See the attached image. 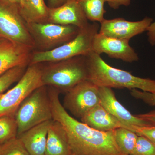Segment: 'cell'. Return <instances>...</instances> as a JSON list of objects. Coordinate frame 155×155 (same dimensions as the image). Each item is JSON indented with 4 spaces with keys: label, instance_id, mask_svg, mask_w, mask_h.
I'll use <instances>...</instances> for the list:
<instances>
[{
    "label": "cell",
    "instance_id": "6da1fadb",
    "mask_svg": "<svg viewBox=\"0 0 155 155\" xmlns=\"http://www.w3.org/2000/svg\"><path fill=\"white\" fill-rule=\"evenodd\" d=\"M48 94L53 120L65 130L72 155H124L116 144L114 130L102 132L79 122L62 105L58 90H50Z\"/></svg>",
    "mask_w": 155,
    "mask_h": 155
},
{
    "label": "cell",
    "instance_id": "7a4b0ae2",
    "mask_svg": "<svg viewBox=\"0 0 155 155\" xmlns=\"http://www.w3.org/2000/svg\"><path fill=\"white\" fill-rule=\"evenodd\" d=\"M87 80L99 87L138 89L155 93V80L134 76L125 70L111 67L91 51L86 56Z\"/></svg>",
    "mask_w": 155,
    "mask_h": 155
},
{
    "label": "cell",
    "instance_id": "3957f363",
    "mask_svg": "<svg viewBox=\"0 0 155 155\" xmlns=\"http://www.w3.org/2000/svg\"><path fill=\"white\" fill-rule=\"evenodd\" d=\"M86 56H80L51 63L42 69V81L44 86L54 87L67 92L78 84L87 79Z\"/></svg>",
    "mask_w": 155,
    "mask_h": 155
},
{
    "label": "cell",
    "instance_id": "277c9868",
    "mask_svg": "<svg viewBox=\"0 0 155 155\" xmlns=\"http://www.w3.org/2000/svg\"><path fill=\"white\" fill-rule=\"evenodd\" d=\"M100 25L97 22L89 23L85 28L80 29L77 36L71 41L53 49L33 53L30 64L43 62H59L80 56H87L92 51L94 38L99 32Z\"/></svg>",
    "mask_w": 155,
    "mask_h": 155
},
{
    "label": "cell",
    "instance_id": "5b68a950",
    "mask_svg": "<svg viewBox=\"0 0 155 155\" xmlns=\"http://www.w3.org/2000/svg\"><path fill=\"white\" fill-rule=\"evenodd\" d=\"M17 137L39 124L53 120L48 92L46 86L36 89L21 104L15 115Z\"/></svg>",
    "mask_w": 155,
    "mask_h": 155
},
{
    "label": "cell",
    "instance_id": "8992f818",
    "mask_svg": "<svg viewBox=\"0 0 155 155\" xmlns=\"http://www.w3.org/2000/svg\"><path fill=\"white\" fill-rule=\"evenodd\" d=\"M39 64H30L15 86L0 94V117L14 116L22 102L36 89L44 86L42 68Z\"/></svg>",
    "mask_w": 155,
    "mask_h": 155
},
{
    "label": "cell",
    "instance_id": "52a82bcc",
    "mask_svg": "<svg viewBox=\"0 0 155 155\" xmlns=\"http://www.w3.org/2000/svg\"><path fill=\"white\" fill-rule=\"evenodd\" d=\"M0 37L31 49L35 47L19 5L7 0H0Z\"/></svg>",
    "mask_w": 155,
    "mask_h": 155
},
{
    "label": "cell",
    "instance_id": "ba28073f",
    "mask_svg": "<svg viewBox=\"0 0 155 155\" xmlns=\"http://www.w3.org/2000/svg\"><path fill=\"white\" fill-rule=\"evenodd\" d=\"M28 31L40 51H49L71 41L80 29L72 25L54 23H27Z\"/></svg>",
    "mask_w": 155,
    "mask_h": 155
},
{
    "label": "cell",
    "instance_id": "9c48e42d",
    "mask_svg": "<svg viewBox=\"0 0 155 155\" xmlns=\"http://www.w3.org/2000/svg\"><path fill=\"white\" fill-rule=\"evenodd\" d=\"M64 107L75 117H83L100 104L99 87L87 79L66 93Z\"/></svg>",
    "mask_w": 155,
    "mask_h": 155
},
{
    "label": "cell",
    "instance_id": "30bf717a",
    "mask_svg": "<svg viewBox=\"0 0 155 155\" xmlns=\"http://www.w3.org/2000/svg\"><path fill=\"white\" fill-rule=\"evenodd\" d=\"M129 42L128 41L110 37L98 32L94 38L92 51L100 55L104 53L110 58L127 63L138 61V55Z\"/></svg>",
    "mask_w": 155,
    "mask_h": 155
},
{
    "label": "cell",
    "instance_id": "8fae6325",
    "mask_svg": "<svg viewBox=\"0 0 155 155\" xmlns=\"http://www.w3.org/2000/svg\"><path fill=\"white\" fill-rule=\"evenodd\" d=\"M99 91L100 104L127 129L136 133L137 127L153 125L137 115H132L116 99L112 88L100 87Z\"/></svg>",
    "mask_w": 155,
    "mask_h": 155
},
{
    "label": "cell",
    "instance_id": "7c38bea8",
    "mask_svg": "<svg viewBox=\"0 0 155 155\" xmlns=\"http://www.w3.org/2000/svg\"><path fill=\"white\" fill-rule=\"evenodd\" d=\"M153 21L149 17L135 22L122 18L105 19L101 23L99 32L106 36L129 41L134 37L147 31Z\"/></svg>",
    "mask_w": 155,
    "mask_h": 155
},
{
    "label": "cell",
    "instance_id": "4fadbf2b",
    "mask_svg": "<svg viewBox=\"0 0 155 155\" xmlns=\"http://www.w3.org/2000/svg\"><path fill=\"white\" fill-rule=\"evenodd\" d=\"M88 20L77 0H69L58 8H49L46 22L74 25L82 29L88 25Z\"/></svg>",
    "mask_w": 155,
    "mask_h": 155
},
{
    "label": "cell",
    "instance_id": "5bb4252c",
    "mask_svg": "<svg viewBox=\"0 0 155 155\" xmlns=\"http://www.w3.org/2000/svg\"><path fill=\"white\" fill-rule=\"evenodd\" d=\"M31 48L3 38L0 41V76L14 67L30 63Z\"/></svg>",
    "mask_w": 155,
    "mask_h": 155
},
{
    "label": "cell",
    "instance_id": "9a60e30c",
    "mask_svg": "<svg viewBox=\"0 0 155 155\" xmlns=\"http://www.w3.org/2000/svg\"><path fill=\"white\" fill-rule=\"evenodd\" d=\"M81 120L89 127L102 132L112 131L119 127L127 128L101 104L93 108Z\"/></svg>",
    "mask_w": 155,
    "mask_h": 155
},
{
    "label": "cell",
    "instance_id": "2e32d148",
    "mask_svg": "<svg viewBox=\"0 0 155 155\" xmlns=\"http://www.w3.org/2000/svg\"><path fill=\"white\" fill-rule=\"evenodd\" d=\"M53 120L35 126L18 137L31 155H45L48 130Z\"/></svg>",
    "mask_w": 155,
    "mask_h": 155
},
{
    "label": "cell",
    "instance_id": "e0dca14e",
    "mask_svg": "<svg viewBox=\"0 0 155 155\" xmlns=\"http://www.w3.org/2000/svg\"><path fill=\"white\" fill-rule=\"evenodd\" d=\"M67 134L61 124L52 120L49 127L45 155H71Z\"/></svg>",
    "mask_w": 155,
    "mask_h": 155
},
{
    "label": "cell",
    "instance_id": "ac0fdd59",
    "mask_svg": "<svg viewBox=\"0 0 155 155\" xmlns=\"http://www.w3.org/2000/svg\"><path fill=\"white\" fill-rule=\"evenodd\" d=\"M19 7L26 23L47 22L49 8L44 0H20Z\"/></svg>",
    "mask_w": 155,
    "mask_h": 155
},
{
    "label": "cell",
    "instance_id": "d6986e66",
    "mask_svg": "<svg viewBox=\"0 0 155 155\" xmlns=\"http://www.w3.org/2000/svg\"><path fill=\"white\" fill-rule=\"evenodd\" d=\"M116 143L124 155H131L135 147L138 135L134 131L124 127L114 130Z\"/></svg>",
    "mask_w": 155,
    "mask_h": 155
},
{
    "label": "cell",
    "instance_id": "ffe728a7",
    "mask_svg": "<svg viewBox=\"0 0 155 155\" xmlns=\"http://www.w3.org/2000/svg\"><path fill=\"white\" fill-rule=\"evenodd\" d=\"M88 20L101 23L104 20L105 0H77Z\"/></svg>",
    "mask_w": 155,
    "mask_h": 155
},
{
    "label": "cell",
    "instance_id": "44dd1931",
    "mask_svg": "<svg viewBox=\"0 0 155 155\" xmlns=\"http://www.w3.org/2000/svg\"><path fill=\"white\" fill-rule=\"evenodd\" d=\"M18 127L14 116L0 117V146L17 137Z\"/></svg>",
    "mask_w": 155,
    "mask_h": 155
},
{
    "label": "cell",
    "instance_id": "7402d4cb",
    "mask_svg": "<svg viewBox=\"0 0 155 155\" xmlns=\"http://www.w3.org/2000/svg\"><path fill=\"white\" fill-rule=\"evenodd\" d=\"M26 67L27 66H20L14 67L0 76V94L21 78L25 73Z\"/></svg>",
    "mask_w": 155,
    "mask_h": 155
},
{
    "label": "cell",
    "instance_id": "603a6c76",
    "mask_svg": "<svg viewBox=\"0 0 155 155\" xmlns=\"http://www.w3.org/2000/svg\"><path fill=\"white\" fill-rule=\"evenodd\" d=\"M0 155H31L17 137L0 146Z\"/></svg>",
    "mask_w": 155,
    "mask_h": 155
},
{
    "label": "cell",
    "instance_id": "cb8c5ba5",
    "mask_svg": "<svg viewBox=\"0 0 155 155\" xmlns=\"http://www.w3.org/2000/svg\"><path fill=\"white\" fill-rule=\"evenodd\" d=\"M131 155H155V145L144 136L138 135Z\"/></svg>",
    "mask_w": 155,
    "mask_h": 155
},
{
    "label": "cell",
    "instance_id": "d4e9b609",
    "mask_svg": "<svg viewBox=\"0 0 155 155\" xmlns=\"http://www.w3.org/2000/svg\"><path fill=\"white\" fill-rule=\"evenodd\" d=\"M130 94L135 98L141 100L150 106L155 107V93L138 89H132L130 91Z\"/></svg>",
    "mask_w": 155,
    "mask_h": 155
},
{
    "label": "cell",
    "instance_id": "484cf974",
    "mask_svg": "<svg viewBox=\"0 0 155 155\" xmlns=\"http://www.w3.org/2000/svg\"><path fill=\"white\" fill-rule=\"evenodd\" d=\"M136 133L138 135H143L146 137L155 145V125L137 127L136 130Z\"/></svg>",
    "mask_w": 155,
    "mask_h": 155
},
{
    "label": "cell",
    "instance_id": "4316f807",
    "mask_svg": "<svg viewBox=\"0 0 155 155\" xmlns=\"http://www.w3.org/2000/svg\"><path fill=\"white\" fill-rule=\"evenodd\" d=\"M131 0H105V2L112 8L117 10L121 6H128L131 3Z\"/></svg>",
    "mask_w": 155,
    "mask_h": 155
},
{
    "label": "cell",
    "instance_id": "83f0119b",
    "mask_svg": "<svg viewBox=\"0 0 155 155\" xmlns=\"http://www.w3.org/2000/svg\"><path fill=\"white\" fill-rule=\"evenodd\" d=\"M147 31L149 42L153 46L155 45V22L150 25Z\"/></svg>",
    "mask_w": 155,
    "mask_h": 155
},
{
    "label": "cell",
    "instance_id": "f1b7e54d",
    "mask_svg": "<svg viewBox=\"0 0 155 155\" xmlns=\"http://www.w3.org/2000/svg\"><path fill=\"white\" fill-rule=\"evenodd\" d=\"M137 116L155 125V110L146 114L137 115Z\"/></svg>",
    "mask_w": 155,
    "mask_h": 155
},
{
    "label": "cell",
    "instance_id": "f546056e",
    "mask_svg": "<svg viewBox=\"0 0 155 155\" xmlns=\"http://www.w3.org/2000/svg\"><path fill=\"white\" fill-rule=\"evenodd\" d=\"M69 0H48V7L50 8H58Z\"/></svg>",
    "mask_w": 155,
    "mask_h": 155
},
{
    "label": "cell",
    "instance_id": "4dcf8cb0",
    "mask_svg": "<svg viewBox=\"0 0 155 155\" xmlns=\"http://www.w3.org/2000/svg\"><path fill=\"white\" fill-rule=\"evenodd\" d=\"M9 2H11L15 3V4H18L19 5L20 3V0H7Z\"/></svg>",
    "mask_w": 155,
    "mask_h": 155
},
{
    "label": "cell",
    "instance_id": "1f68e13d",
    "mask_svg": "<svg viewBox=\"0 0 155 155\" xmlns=\"http://www.w3.org/2000/svg\"><path fill=\"white\" fill-rule=\"evenodd\" d=\"M3 38H2L0 37V41H1V40H2V39Z\"/></svg>",
    "mask_w": 155,
    "mask_h": 155
},
{
    "label": "cell",
    "instance_id": "d6a6232c",
    "mask_svg": "<svg viewBox=\"0 0 155 155\" xmlns=\"http://www.w3.org/2000/svg\"></svg>",
    "mask_w": 155,
    "mask_h": 155
}]
</instances>
